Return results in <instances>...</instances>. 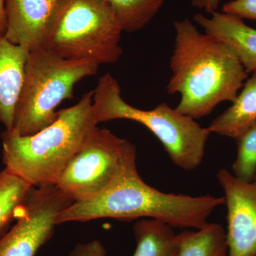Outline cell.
<instances>
[{
	"instance_id": "3",
	"label": "cell",
	"mask_w": 256,
	"mask_h": 256,
	"mask_svg": "<svg viewBox=\"0 0 256 256\" xmlns=\"http://www.w3.org/2000/svg\"><path fill=\"white\" fill-rule=\"evenodd\" d=\"M94 90L76 105L58 112L50 126L32 136L14 130L2 134L5 169L32 186H55L75 153L98 124L92 109Z\"/></svg>"
},
{
	"instance_id": "11",
	"label": "cell",
	"mask_w": 256,
	"mask_h": 256,
	"mask_svg": "<svg viewBox=\"0 0 256 256\" xmlns=\"http://www.w3.org/2000/svg\"><path fill=\"white\" fill-rule=\"evenodd\" d=\"M208 18L196 14L194 20L205 33L228 45L248 74H256V30L235 15L212 13Z\"/></svg>"
},
{
	"instance_id": "4",
	"label": "cell",
	"mask_w": 256,
	"mask_h": 256,
	"mask_svg": "<svg viewBox=\"0 0 256 256\" xmlns=\"http://www.w3.org/2000/svg\"><path fill=\"white\" fill-rule=\"evenodd\" d=\"M92 109L98 122L129 120L139 122L164 146L170 160L184 171L201 165L210 134L194 119L178 112L165 102L152 110H141L124 100L118 82L107 73L94 90Z\"/></svg>"
},
{
	"instance_id": "5",
	"label": "cell",
	"mask_w": 256,
	"mask_h": 256,
	"mask_svg": "<svg viewBox=\"0 0 256 256\" xmlns=\"http://www.w3.org/2000/svg\"><path fill=\"white\" fill-rule=\"evenodd\" d=\"M122 32L104 0H58L41 47L67 60L114 64L124 52Z\"/></svg>"
},
{
	"instance_id": "16",
	"label": "cell",
	"mask_w": 256,
	"mask_h": 256,
	"mask_svg": "<svg viewBox=\"0 0 256 256\" xmlns=\"http://www.w3.org/2000/svg\"><path fill=\"white\" fill-rule=\"evenodd\" d=\"M114 12L122 32L133 33L146 28L164 0H104Z\"/></svg>"
},
{
	"instance_id": "18",
	"label": "cell",
	"mask_w": 256,
	"mask_h": 256,
	"mask_svg": "<svg viewBox=\"0 0 256 256\" xmlns=\"http://www.w3.org/2000/svg\"><path fill=\"white\" fill-rule=\"evenodd\" d=\"M236 140L238 149L232 173L242 181H252L256 175V124Z\"/></svg>"
},
{
	"instance_id": "13",
	"label": "cell",
	"mask_w": 256,
	"mask_h": 256,
	"mask_svg": "<svg viewBox=\"0 0 256 256\" xmlns=\"http://www.w3.org/2000/svg\"><path fill=\"white\" fill-rule=\"evenodd\" d=\"M242 88L232 105L207 127L210 133L237 139L256 124V74Z\"/></svg>"
},
{
	"instance_id": "10",
	"label": "cell",
	"mask_w": 256,
	"mask_h": 256,
	"mask_svg": "<svg viewBox=\"0 0 256 256\" xmlns=\"http://www.w3.org/2000/svg\"><path fill=\"white\" fill-rule=\"evenodd\" d=\"M58 0H5L4 37L28 52L42 46Z\"/></svg>"
},
{
	"instance_id": "21",
	"label": "cell",
	"mask_w": 256,
	"mask_h": 256,
	"mask_svg": "<svg viewBox=\"0 0 256 256\" xmlns=\"http://www.w3.org/2000/svg\"><path fill=\"white\" fill-rule=\"evenodd\" d=\"M222 0H192L191 3L194 8L204 10L208 14L217 12L218 6Z\"/></svg>"
},
{
	"instance_id": "17",
	"label": "cell",
	"mask_w": 256,
	"mask_h": 256,
	"mask_svg": "<svg viewBox=\"0 0 256 256\" xmlns=\"http://www.w3.org/2000/svg\"><path fill=\"white\" fill-rule=\"evenodd\" d=\"M32 188L28 182L8 170L0 172V238L8 232Z\"/></svg>"
},
{
	"instance_id": "8",
	"label": "cell",
	"mask_w": 256,
	"mask_h": 256,
	"mask_svg": "<svg viewBox=\"0 0 256 256\" xmlns=\"http://www.w3.org/2000/svg\"><path fill=\"white\" fill-rule=\"evenodd\" d=\"M72 203L56 186H32L15 215L18 222L0 238V256H36L53 236L58 216Z\"/></svg>"
},
{
	"instance_id": "6",
	"label": "cell",
	"mask_w": 256,
	"mask_h": 256,
	"mask_svg": "<svg viewBox=\"0 0 256 256\" xmlns=\"http://www.w3.org/2000/svg\"><path fill=\"white\" fill-rule=\"evenodd\" d=\"M98 67L92 62L65 60L42 47L28 52L13 130L28 136L50 126L58 116L56 109L73 98L76 84L96 75Z\"/></svg>"
},
{
	"instance_id": "20",
	"label": "cell",
	"mask_w": 256,
	"mask_h": 256,
	"mask_svg": "<svg viewBox=\"0 0 256 256\" xmlns=\"http://www.w3.org/2000/svg\"><path fill=\"white\" fill-rule=\"evenodd\" d=\"M106 250L99 240H92L87 244L76 246L70 256H106Z\"/></svg>"
},
{
	"instance_id": "15",
	"label": "cell",
	"mask_w": 256,
	"mask_h": 256,
	"mask_svg": "<svg viewBox=\"0 0 256 256\" xmlns=\"http://www.w3.org/2000/svg\"><path fill=\"white\" fill-rule=\"evenodd\" d=\"M178 235V256H228L226 234L220 224L208 223L195 230L185 229Z\"/></svg>"
},
{
	"instance_id": "14",
	"label": "cell",
	"mask_w": 256,
	"mask_h": 256,
	"mask_svg": "<svg viewBox=\"0 0 256 256\" xmlns=\"http://www.w3.org/2000/svg\"><path fill=\"white\" fill-rule=\"evenodd\" d=\"M136 249L132 256H178V235L171 226L153 218L133 226Z\"/></svg>"
},
{
	"instance_id": "1",
	"label": "cell",
	"mask_w": 256,
	"mask_h": 256,
	"mask_svg": "<svg viewBox=\"0 0 256 256\" xmlns=\"http://www.w3.org/2000/svg\"><path fill=\"white\" fill-rule=\"evenodd\" d=\"M174 28L172 76L166 89L169 94H180L175 109L196 120L222 102H233L248 77L234 50L198 31L188 18L175 21Z\"/></svg>"
},
{
	"instance_id": "2",
	"label": "cell",
	"mask_w": 256,
	"mask_h": 256,
	"mask_svg": "<svg viewBox=\"0 0 256 256\" xmlns=\"http://www.w3.org/2000/svg\"><path fill=\"white\" fill-rule=\"evenodd\" d=\"M224 204V196H192L160 192L144 182L136 168L97 196L73 202L58 216L57 224L102 218L126 222L149 218L173 228L198 230L210 223V214Z\"/></svg>"
},
{
	"instance_id": "12",
	"label": "cell",
	"mask_w": 256,
	"mask_h": 256,
	"mask_svg": "<svg viewBox=\"0 0 256 256\" xmlns=\"http://www.w3.org/2000/svg\"><path fill=\"white\" fill-rule=\"evenodd\" d=\"M28 53L23 47L0 36V122L6 130L13 129Z\"/></svg>"
},
{
	"instance_id": "9",
	"label": "cell",
	"mask_w": 256,
	"mask_h": 256,
	"mask_svg": "<svg viewBox=\"0 0 256 256\" xmlns=\"http://www.w3.org/2000/svg\"><path fill=\"white\" fill-rule=\"evenodd\" d=\"M216 176L227 210L228 256H256V175L242 181L220 169Z\"/></svg>"
},
{
	"instance_id": "19",
	"label": "cell",
	"mask_w": 256,
	"mask_h": 256,
	"mask_svg": "<svg viewBox=\"0 0 256 256\" xmlns=\"http://www.w3.org/2000/svg\"><path fill=\"white\" fill-rule=\"evenodd\" d=\"M222 11L242 20L256 21V0H232L224 5Z\"/></svg>"
},
{
	"instance_id": "7",
	"label": "cell",
	"mask_w": 256,
	"mask_h": 256,
	"mask_svg": "<svg viewBox=\"0 0 256 256\" xmlns=\"http://www.w3.org/2000/svg\"><path fill=\"white\" fill-rule=\"evenodd\" d=\"M136 160L132 143L97 127L72 156L55 186L73 202L85 201L137 168Z\"/></svg>"
},
{
	"instance_id": "22",
	"label": "cell",
	"mask_w": 256,
	"mask_h": 256,
	"mask_svg": "<svg viewBox=\"0 0 256 256\" xmlns=\"http://www.w3.org/2000/svg\"><path fill=\"white\" fill-rule=\"evenodd\" d=\"M6 18L5 0H0V36H4L6 31Z\"/></svg>"
}]
</instances>
